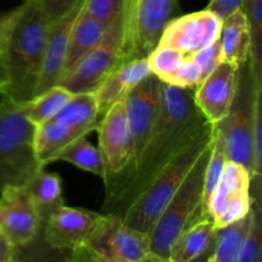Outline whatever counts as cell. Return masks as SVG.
Listing matches in <instances>:
<instances>
[{"mask_svg": "<svg viewBox=\"0 0 262 262\" xmlns=\"http://www.w3.org/2000/svg\"><path fill=\"white\" fill-rule=\"evenodd\" d=\"M136 262H169V261L165 260V258L159 257V256H156V255H152V253L150 252V253H147L145 257L140 258V260L136 261Z\"/></svg>", "mask_w": 262, "mask_h": 262, "instance_id": "38", "label": "cell"}, {"mask_svg": "<svg viewBox=\"0 0 262 262\" xmlns=\"http://www.w3.org/2000/svg\"><path fill=\"white\" fill-rule=\"evenodd\" d=\"M202 79L204 74L199 64L193 60L192 56H186L181 66L173 73L169 74L163 82L182 89H194L201 83Z\"/></svg>", "mask_w": 262, "mask_h": 262, "instance_id": "31", "label": "cell"}, {"mask_svg": "<svg viewBox=\"0 0 262 262\" xmlns=\"http://www.w3.org/2000/svg\"><path fill=\"white\" fill-rule=\"evenodd\" d=\"M257 90L251 76L250 66L238 69V83L234 100L229 113L220 123H216L225 141L228 160L242 164L252 171L253 161V117L255 96Z\"/></svg>", "mask_w": 262, "mask_h": 262, "instance_id": "7", "label": "cell"}, {"mask_svg": "<svg viewBox=\"0 0 262 262\" xmlns=\"http://www.w3.org/2000/svg\"><path fill=\"white\" fill-rule=\"evenodd\" d=\"M100 217L99 212L61 205L42 223L41 234L50 247L73 251L87 246Z\"/></svg>", "mask_w": 262, "mask_h": 262, "instance_id": "14", "label": "cell"}, {"mask_svg": "<svg viewBox=\"0 0 262 262\" xmlns=\"http://www.w3.org/2000/svg\"><path fill=\"white\" fill-rule=\"evenodd\" d=\"M216 235V228L209 217L204 214L189 223L188 227L181 233L169 252V262H191L205 252Z\"/></svg>", "mask_w": 262, "mask_h": 262, "instance_id": "19", "label": "cell"}, {"mask_svg": "<svg viewBox=\"0 0 262 262\" xmlns=\"http://www.w3.org/2000/svg\"><path fill=\"white\" fill-rule=\"evenodd\" d=\"M262 251V216L261 202L253 200L251 207V222L247 234L241 246L237 262H261Z\"/></svg>", "mask_w": 262, "mask_h": 262, "instance_id": "28", "label": "cell"}, {"mask_svg": "<svg viewBox=\"0 0 262 262\" xmlns=\"http://www.w3.org/2000/svg\"><path fill=\"white\" fill-rule=\"evenodd\" d=\"M83 2L84 0H81L67 14L51 22L49 26L40 76H38L33 99L42 95L48 90L53 89L60 81L64 72V64H66L69 33H71L72 26H73L77 15L79 14L82 7H83Z\"/></svg>", "mask_w": 262, "mask_h": 262, "instance_id": "17", "label": "cell"}, {"mask_svg": "<svg viewBox=\"0 0 262 262\" xmlns=\"http://www.w3.org/2000/svg\"><path fill=\"white\" fill-rule=\"evenodd\" d=\"M148 74H151V69L146 58L127 61L110 74L94 92L100 118L104 117L113 105L124 100L128 92Z\"/></svg>", "mask_w": 262, "mask_h": 262, "instance_id": "18", "label": "cell"}, {"mask_svg": "<svg viewBox=\"0 0 262 262\" xmlns=\"http://www.w3.org/2000/svg\"><path fill=\"white\" fill-rule=\"evenodd\" d=\"M54 161H66L82 170L100 177L102 181L105 179V165L101 152L99 148L91 145L86 137H81L67 145L54 158Z\"/></svg>", "mask_w": 262, "mask_h": 262, "instance_id": "23", "label": "cell"}, {"mask_svg": "<svg viewBox=\"0 0 262 262\" xmlns=\"http://www.w3.org/2000/svg\"><path fill=\"white\" fill-rule=\"evenodd\" d=\"M28 102L0 100V191L25 186L43 169L36 156V127L27 117Z\"/></svg>", "mask_w": 262, "mask_h": 262, "instance_id": "3", "label": "cell"}, {"mask_svg": "<svg viewBox=\"0 0 262 262\" xmlns=\"http://www.w3.org/2000/svg\"><path fill=\"white\" fill-rule=\"evenodd\" d=\"M35 2L51 23L67 14L81 0H35Z\"/></svg>", "mask_w": 262, "mask_h": 262, "instance_id": "33", "label": "cell"}, {"mask_svg": "<svg viewBox=\"0 0 262 262\" xmlns=\"http://www.w3.org/2000/svg\"><path fill=\"white\" fill-rule=\"evenodd\" d=\"M2 87H3V82H2V78H0V90H2Z\"/></svg>", "mask_w": 262, "mask_h": 262, "instance_id": "41", "label": "cell"}, {"mask_svg": "<svg viewBox=\"0 0 262 262\" xmlns=\"http://www.w3.org/2000/svg\"><path fill=\"white\" fill-rule=\"evenodd\" d=\"M186 55H183L179 51L168 46L158 45L150 54L147 55V63L151 69V73L158 76L161 82L166 78L170 73H173L182 61L184 60Z\"/></svg>", "mask_w": 262, "mask_h": 262, "instance_id": "29", "label": "cell"}, {"mask_svg": "<svg viewBox=\"0 0 262 262\" xmlns=\"http://www.w3.org/2000/svg\"><path fill=\"white\" fill-rule=\"evenodd\" d=\"M210 127L194 102V89L163 82L158 120L132 168L122 179L105 187L104 214L122 216L152 179Z\"/></svg>", "mask_w": 262, "mask_h": 262, "instance_id": "1", "label": "cell"}, {"mask_svg": "<svg viewBox=\"0 0 262 262\" xmlns=\"http://www.w3.org/2000/svg\"><path fill=\"white\" fill-rule=\"evenodd\" d=\"M74 94L69 92L64 87L54 86L40 96L31 100L27 105V117L35 127L42 124L46 120L53 118Z\"/></svg>", "mask_w": 262, "mask_h": 262, "instance_id": "26", "label": "cell"}, {"mask_svg": "<svg viewBox=\"0 0 262 262\" xmlns=\"http://www.w3.org/2000/svg\"><path fill=\"white\" fill-rule=\"evenodd\" d=\"M176 7L177 0H137L133 12L125 18L127 61L147 58L158 46Z\"/></svg>", "mask_w": 262, "mask_h": 262, "instance_id": "10", "label": "cell"}, {"mask_svg": "<svg viewBox=\"0 0 262 262\" xmlns=\"http://www.w3.org/2000/svg\"><path fill=\"white\" fill-rule=\"evenodd\" d=\"M14 255V247L0 234V262H9Z\"/></svg>", "mask_w": 262, "mask_h": 262, "instance_id": "36", "label": "cell"}, {"mask_svg": "<svg viewBox=\"0 0 262 262\" xmlns=\"http://www.w3.org/2000/svg\"><path fill=\"white\" fill-rule=\"evenodd\" d=\"M241 8L246 13L251 33V76L255 86L262 89V0H245Z\"/></svg>", "mask_w": 262, "mask_h": 262, "instance_id": "24", "label": "cell"}, {"mask_svg": "<svg viewBox=\"0 0 262 262\" xmlns=\"http://www.w3.org/2000/svg\"><path fill=\"white\" fill-rule=\"evenodd\" d=\"M209 156L210 146L200 156L148 233L150 252L152 255L168 260L171 246L189 223L201 215L207 214L204 206V188Z\"/></svg>", "mask_w": 262, "mask_h": 262, "instance_id": "5", "label": "cell"}, {"mask_svg": "<svg viewBox=\"0 0 262 262\" xmlns=\"http://www.w3.org/2000/svg\"><path fill=\"white\" fill-rule=\"evenodd\" d=\"M19 262H71L72 251L53 248L43 241L42 234L22 247L14 248Z\"/></svg>", "mask_w": 262, "mask_h": 262, "instance_id": "27", "label": "cell"}, {"mask_svg": "<svg viewBox=\"0 0 262 262\" xmlns=\"http://www.w3.org/2000/svg\"><path fill=\"white\" fill-rule=\"evenodd\" d=\"M71 262H112L106 260L105 257L100 256L99 253L95 252L87 246L83 247H78L76 250L72 251Z\"/></svg>", "mask_w": 262, "mask_h": 262, "instance_id": "35", "label": "cell"}, {"mask_svg": "<svg viewBox=\"0 0 262 262\" xmlns=\"http://www.w3.org/2000/svg\"><path fill=\"white\" fill-rule=\"evenodd\" d=\"M87 247L112 262H136L150 253V238L125 224L122 216L101 214Z\"/></svg>", "mask_w": 262, "mask_h": 262, "instance_id": "11", "label": "cell"}, {"mask_svg": "<svg viewBox=\"0 0 262 262\" xmlns=\"http://www.w3.org/2000/svg\"><path fill=\"white\" fill-rule=\"evenodd\" d=\"M253 200L250 170L242 164L228 160L207 205V215L215 228L220 229L247 216Z\"/></svg>", "mask_w": 262, "mask_h": 262, "instance_id": "9", "label": "cell"}, {"mask_svg": "<svg viewBox=\"0 0 262 262\" xmlns=\"http://www.w3.org/2000/svg\"><path fill=\"white\" fill-rule=\"evenodd\" d=\"M161 87V79L151 73L136 84L124 97L125 114L135 147V161L150 137L151 130L160 114Z\"/></svg>", "mask_w": 262, "mask_h": 262, "instance_id": "15", "label": "cell"}, {"mask_svg": "<svg viewBox=\"0 0 262 262\" xmlns=\"http://www.w3.org/2000/svg\"><path fill=\"white\" fill-rule=\"evenodd\" d=\"M193 58V60L201 68L202 74H204V78L207 74L211 73L223 60H224V56H223V49L222 43H220V38L217 41H215L212 45L207 46L204 50L199 51V53L191 55Z\"/></svg>", "mask_w": 262, "mask_h": 262, "instance_id": "32", "label": "cell"}, {"mask_svg": "<svg viewBox=\"0 0 262 262\" xmlns=\"http://www.w3.org/2000/svg\"><path fill=\"white\" fill-rule=\"evenodd\" d=\"M50 22L35 0L0 17V96L30 102L35 96Z\"/></svg>", "mask_w": 262, "mask_h": 262, "instance_id": "2", "label": "cell"}, {"mask_svg": "<svg viewBox=\"0 0 262 262\" xmlns=\"http://www.w3.org/2000/svg\"><path fill=\"white\" fill-rule=\"evenodd\" d=\"M223 19L209 9L189 13L166 23L158 45L191 56L220 38Z\"/></svg>", "mask_w": 262, "mask_h": 262, "instance_id": "12", "label": "cell"}, {"mask_svg": "<svg viewBox=\"0 0 262 262\" xmlns=\"http://www.w3.org/2000/svg\"><path fill=\"white\" fill-rule=\"evenodd\" d=\"M106 30L107 27L102 26L97 20L92 19L90 15L83 12V9H81L72 26L71 33H69L63 76L68 73L89 51H91L95 46L101 42Z\"/></svg>", "mask_w": 262, "mask_h": 262, "instance_id": "21", "label": "cell"}, {"mask_svg": "<svg viewBox=\"0 0 262 262\" xmlns=\"http://www.w3.org/2000/svg\"><path fill=\"white\" fill-rule=\"evenodd\" d=\"M125 17L124 14L107 27L104 38L86 54L59 81L72 94L95 92V90L124 63L125 59Z\"/></svg>", "mask_w": 262, "mask_h": 262, "instance_id": "6", "label": "cell"}, {"mask_svg": "<svg viewBox=\"0 0 262 262\" xmlns=\"http://www.w3.org/2000/svg\"><path fill=\"white\" fill-rule=\"evenodd\" d=\"M124 2H125L124 15H125V18H128L130 15V13L133 12V9H135L137 0H124Z\"/></svg>", "mask_w": 262, "mask_h": 262, "instance_id": "39", "label": "cell"}, {"mask_svg": "<svg viewBox=\"0 0 262 262\" xmlns=\"http://www.w3.org/2000/svg\"><path fill=\"white\" fill-rule=\"evenodd\" d=\"M124 0H84L83 12L105 27L119 19L124 14Z\"/></svg>", "mask_w": 262, "mask_h": 262, "instance_id": "30", "label": "cell"}, {"mask_svg": "<svg viewBox=\"0 0 262 262\" xmlns=\"http://www.w3.org/2000/svg\"><path fill=\"white\" fill-rule=\"evenodd\" d=\"M25 188L30 193L42 223L54 210L64 205L61 178L58 174L45 171V168L38 170L25 184Z\"/></svg>", "mask_w": 262, "mask_h": 262, "instance_id": "22", "label": "cell"}, {"mask_svg": "<svg viewBox=\"0 0 262 262\" xmlns=\"http://www.w3.org/2000/svg\"><path fill=\"white\" fill-rule=\"evenodd\" d=\"M214 245H215V241L212 242V245L205 251L202 255H200L199 257H196L194 260H192L191 262H211V256H212V251H214Z\"/></svg>", "mask_w": 262, "mask_h": 262, "instance_id": "37", "label": "cell"}, {"mask_svg": "<svg viewBox=\"0 0 262 262\" xmlns=\"http://www.w3.org/2000/svg\"><path fill=\"white\" fill-rule=\"evenodd\" d=\"M235 64L223 60L194 87V102L210 124L220 123L229 113L238 83Z\"/></svg>", "mask_w": 262, "mask_h": 262, "instance_id": "16", "label": "cell"}, {"mask_svg": "<svg viewBox=\"0 0 262 262\" xmlns=\"http://www.w3.org/2000/svg\"><path fill=\"white\" fill-rule=\"evenodd\" d=\"M9 262H19L18 261V258H17V256H15V252H14V255H13V257H12V260H10Z\"/></svg>", "mask_w": 262, "mask_h": 262, "instance_id": "40", "label": "cell"}, {"mask_svg": "<svg viewBox=\"0 0 262 262\" xmlns=\"http://www.w3.org/2000/svg\"><path fill=\"white\" fill-rule=\"evenodd\" d=\"M250 222L251 211L239 222L216 229L211 262H237L241 246L250 227Z\"/></svg>", "mask_w": 262, "mask_h": 262, "instance_id": "25", "label": "cell"}, {"mask_svg": "<svg viewBox=\"0 0 262 262\" xmlns=\"http://www.w3.org/2000/svg\"><path fill=\"white\" fill-rule=\"evenodd\" d=\"M245 0H210L207 4L206 9L211 10L215 14L219 15L222 19H224L228 14L233 12V10L238 9L242 7Z\"/></svg>", "mask_w": 262, "mask_h": 262, "instance_id": "34", "label": "cell"}, {"mask_svg": "<svg viewBox=\"0 0 262 262\" xmlns=\"http://www.w3.org/2000/svg\"><path fill=\"white\" fill-rule=\"evenodd\" d=\"M220 43L224 60L243 67L250 60L251 33L248 20L242 8L233 10L223 19Z\"/></svg>", "mask_w": 262, "mask_h": 262, "instance_id": "20", "label": "cell"}, {"mask_svg": "<svg viewBox=\"0 0 262 262\" xmlns=\"http://www.w3.org/2000/svg\"><path fill=\"white\" fill-rule=\"evenodd\" d=\"M210 142L211 127L183 148L138 194L122 215L125 224L148 234Z\"/></svg>", "mask_w": 262, "mask_h": 262, "instance_id": "4", "label": "cell"}, {"mask_svg": "<svg viewBox=\"0 0 262 262\" xmlns=\"http://www.w3.org/2000/svg\"><path fill=\"white\" fill-rule=\"evenodd\" d=\"M42 229V219L25 186L0 191V234L13 246L22 247Z\"/></svg>", "mask_w": 262, "mask_h": 262, "instance_id": "13", "label": "cell"}, {"mask_svg": "<svg viewBox=\"0 0 262 262\" xmlns=\"http://www.w3.org/2000/svg\"><path fill=\"white\" fill-rule=\"evenodd\" d=\"M99 150L105 165V187L128 173L135 161V147L125 114L124 100L113 105L100 119Z\"/></svg>", "mask_w": 262, "mask_h": 262, "instance_id": "8", "label": "cell"}]
</instances>
